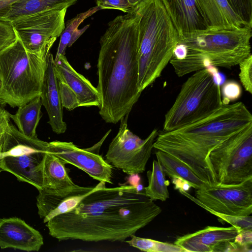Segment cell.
<instances>
[{
  "instance_id": "obj_1",
  "label": "cell",
  "mask_w": 252,
  "mask_h": 252,
  "mask_svg": "<svg viewBox=\"0 0 252 252\" xmlns=\"http://www.w3.org/2000/svg\"><path fill=\"white\" fill-rule=\"evenodd\" d=\"M161 212L138 187L107 188L101 181L74 208L53 217L46 226L59 241L124 242Z\"/></svg>"
},
{
  "instance_id": "obj_2",
  "label": "cell",
  "mask_w": 252,
  "mask_h": 252,
  "mask_svg": "<svg viewBox=\"0 0 252 252\" xmlns=\"http://www.w3.org/2000/svg\"><path fill=\"white\" fill-rule=\"evenodd\" d=\"M97 60L100 98L99 113L107 123L116 124L128 115L142 93L138 81V14L119 15L108 24L100 39Z\"/></svg>"
},
{
  "instance_id": "obj_3",
  "label": "cell",
  "mask_w": 252,
  "mask_h": 252,
  "mask_svg": "<svg viewBox=\"0 0 252 252\" xmlns=\"http://www.w3.org/2000/svg\"><path fill=\"white\" fill-rule=\"evenodd\" d=\"M252 124V115L241 101L223 104L207 116L178 129L158 133L153 148L186 163L209 186L218 184L210 162L212 151Z\"/></svg>"
},
{
  "instance_id": "obj_4",
  "label": "cell",
  "mask_w": 252,
  "mask_h": 252,
  "mask_svg": "<svg viewBox=\"0 0 252 252\" xmlns=\"http://www.w3.org/2000/svg\"><path fill=\"white\" fill-rule=\"evenodd\" d=\"M252 28L206 29L179 35L169 63L178 77L209 65L231 68L252 54Z\"/></svg>"
},
{
  "instance_id": "obj_5",
  "label": "cell",
  "mask_w": 252,
  "mask_h": 252,
  "mask_svg": "<svg viewBox=\"0 0 252 252\" xmlns=\"http://www.w3.org/2000/svg\"><path fill=\"white\" fill-rule=\"evenodd\" d=\"M138 14V81L141 92L161 75L177 45L179 33L160 0H143Z\"/></svg>"
},
{
  "instance_id": "obj_6",
  "label": "cell",
  "mask_w": 252,
  "mask_h": 252,
  "mask_svg": "<svg viewBox=\"0 0 252 252\" xmlns=\"http://www.w3.org/2000/svg\"><path fill=\"white\" fill-rule=\"evenodd\" d=\"M50 54L43 59L28 52L17 36L0 50V98L6 104L18 107L41 95Z\"/></svg>"
},
{
  "instance_id": "obj_7",
  "label": "cell",
  "mask_w": 252,
  "mask_h": 252,
  "mask_svg": "<svg viewBox=\"0 0 252 252\" xmlns=\"http://www.w3.org/2000/svg\"><path fill=\"white\" fill-rule=\"evenodd\" d=\"M220 89L208 68L193 72L165 114L162 131L178 129L214 112L223 104Z\"/></svg>"
},
{
  "instance_id": "obj_8",
  "label": "cell",
  "mask_w": 252,
  "mask_h": 252,
  "mask_svg": "<svg viewBox=\"0 0 252 252\" xmlns=\"http://www.w3.org/2000/svg\"><path fill=\"white\" fill-rule=\"evenodd\" d=\"M47 144L37 137L25 136L10 124L4 133L0 153V169L14 175L19 181L34 186L38 190L42 189Z\"/></svg>"
},
{
  "instance_id": "obj_9",
  "label": "cell",
  "mask_w": 252,
  "mask_h": 252,
  "mask_svg": "<svg viewBox=\"0 0 252 252\" xmlns=\"http://www.w3.org/2000/svg\"><path fill=\"white\" fill-rule=\"evenodd\" d=\"M209 158L218 184L252 178V124L222 142Z\"/></svg>"
},
{
  "instance_id": "obj_10",
  "label": "cell",
  "mask_w": 252,
  "mask_h": 252,
  "mask_svg": "<svg viewBox=\"0 0 252 252\" xmlns=\"http://www.w3.org/2000/svg\"><path fill=\"white\" fill-rule=\"evenodd\" d=\"M67 8L37 13L10 24L28 52L47 59L65 28Z\"/></svg>"
},
{
  "instance_id": "obj_11",
  "label": "cell",
  "mask_w": 252,
  "mask_h": 252,
  "mask_svg": "<svg viewBox=\"0 0 252 252\" xmlns=\"http://www.w3.org/2000/svg\"><path fill=\"white\" fill-rule=\"evenodd\" d=\"M128 116L120 120L119 131L109 145L105 160L113 167L133 175L145 171L158 132L155 128L145 139H141L128 128Z\"/></svg>"
},
{
  "instance_id": "obj_12",
  "label": "cell",
  "mask_w": 252,
  "mask_h": 252,
  "mask_svg": "<svg viewBox=\"0 0 252 252\" xmlns=\"http://www.w3.org/2000/svg\"><path fill=\"white\" fill-rule=\"evenodd\" d=\"M179 190L208 212L233 216H248L252 213V178L237 184H219L196 189L195 197Z\"/></svg>"
},
{
  "instance_id": "obj_13",
  "label": "cell",
  "mask_w": 252,
  "mask_h": 252,
  "mask_svg": "<svg viewBox=\"0 0 252 252\" xmlns=\"http://www.w3.org/2000/svg\"><path fill=\"white\" fill-rule=\"evenodd\" d=\"M54 70L63 107L70 111L79 107H99L97 88L74 69L65 55L54 60Z\"/></svg>"
},
{
  "instance_id": "obj_14",
  "label": "cell",
  "mask_w": 252,
  "mask_h": 252,
  "mask_svg": "<svg viewBox=\"0 0 252 252\" xmlns=\"http://www.w3.org/2000/svg\"><path fill=\"white\" fill-rule=\"evenodd\" d=\"M93 149H81L72 142L57 140L48 142L47 146V152L56 156L65 165L71 164L99 182L113 184V167Z\"/></svg>"
},
{
  "instance_id": "obj_15",
  "label": "cell",
  "mask_w": 252,
  "mask_h": 252,
  "mask_svg": "<svg viewBox=\"0 0 252 252\" xmlns=\"http://www.w3.org/2000/svg\"><path fill=\"white\" fill-rule=\"evenodd\" d=\"M40 233L16 218L0 219V248L38 252L43 245Z\"/></svg>"
},
{
  "instance_id": "obj_16",
  "label": "cell",
  "mask_w": 252,
  "mask_h": 252,
  "mask_svg": "<svg viewBox=\"0 0 252 252\" xmlns=\"http://www.w3.org/2000/svg\"><path fill=\"white\" fill-rule=\"evenodd\" d=\"M95 187L78 186L64 192H55L42 189L36 197L38 214L46 223L53 217L74 208Z\"/></svg>"
},
{
  "instance_id": "obj_17",
  "label": "cell",
  "mask_w": 252,
  "mask_h": 252,
  "mask_svg": "<svg viewBox=\"0 0 252 252\" xmlns=\"http://www.w3.org/2000/svg\"><path fill=\"white\" fill-rule=\"evenodd\" d=\"M241 231L232 225L228 227L208 226L178 237L174 244L182 248L185 252H211L221 243L234 242Z\"/></svg>"
},
{
  "instance_id": "obj_18",
  "label": "cell",
  "mask_w": 252,
  "mask_h": 252,
  "mask_svg": "<svg viewBox=\"0 0 252 252\" xmlns=\"http://www.w3.org/2000/svg\"><path fill=\"white\" fill-rule=\"evenodd\" d=\"M54 59L51 53L42 87L41 98L49 117L48 124L55 133H64L67 128L63 119V106L59 91L57 79L54 70Z\"/></svg>"
},
{
  "instance_id": "obj_19",
  "label": "cell",
  "mask_w": 252,
  "mask_h": 252,
  "mask_svg": "<svg viewBox=\"0 0 252 252\" xmlns=\"http://www.w3.org/2000/svg\"><path fill=\"white\" fill-rule=\"evenodd\" d=\"M195 1L206 29L233 30L250 27L236 14L227 0H195Z\"/></svg>"
},
{
  "instance_id": "obj_20",
  "label": "cell",
  "mask_w": 252,
  "mask_h": 252,
  "mask_svg": "<svg viewBox=\"0 0 252 252\" xmlns=\"http://www.w3.org/2000/svg\"><path fill=\"white\" fill-rule=\"evenodd\" d=\"M179 35L206 29L195 0H160Z\"/></svg>"
},
{
  "instance_id": "obj_21",
  "label": "cell",
  "mask_w": 252,
  "mask_h": 252,
  "mask_svg": "<svg viewBox=\"0 0 252 252\" xmlns=\"http://www.w3.org/2000/svg\"><path fill=\"white\" fill-rule=\"evenodd\" d=\"M78 186L69 177L65 164L56 156L46 152L43 166V189L60 193Z\"/></svg>"
},
{
  "instance_id": "obj_22",
  "label": "cell",
  "mask_w": 252,
  "mask_h": 252,
  "mask_svg": "<svg viewBox=\"0 0 252 252\" xmlns=\"http://www.w3.org/2000/svg\"><path fill=\"white\" fill-rule=\"evenodd\" d=\"M78 0H18L0 21L10 23L25 17L47 11L68 8Z\"/></svg>"
},
{
  "instance_id": "obj_23",
  "label": "cell",
  "mask_w": 252,
  "mask_h": 252,
  "mask_svg": "<svg viewBox=\"0 0 252 252\" xmlns=\"http://www.w3.org/2000/svg\"><path fill=\"white\" fill-rule=\"evenodd\" d=\"M42 105L40 95L19 106L15 114H10V119L15 123L20 132L25 136L31 138L37 137L36 129L42 117Z\"/></svg>"
},
{
  "instance_id": "obj_24",
  "label": "cell",
  "mask_w": 252,
  "mask_h": 252,
  "mask_svg": "<svg viewBox=\"0 0 252 252\" xmlns=\"http://www.w3.org/2000/svg\"><path fill=\"white\" fill-rule=\"evenodd\" d=\"M156 156L165 175L171 179H181L195 189L209 186L200 179L186 163L174 156L157 150Z\"/></svg>"
},
{
  "instance_id": "obj_25",
  "label": "cell",
  "mask_w": 252,
  "mask_h": 252,
  "mask_svg": "<svg viewBox=\"0 0 252 252\" xmlns=\"http://www.w3.org/2000/svg\"><path fill=\"white\" fill-rule=\"evenodd\" d=\"M100 9L97 6L90 8L86 12L80 13L65 24V28L61 34L56 55L54 60L61 55H65L66 48L70 47L75 41L85 32L89 25L79 29V25L85 19L90 17Z\"/></svg>"
},
{
  "instance_id": "obj_26",
  "label": "cell",
  "mask_w": 252,
  "mask_h": 252,
  "mask_svg": "<svg viewBox=\"0 0 252 252\" xmlns=\"http://www.w3.org/2000/svg\"><path fill=\"white\" fill-rule=\"evenodd\" d=\"M148 185L144 188L146 195L151 200L164 201L169 198L168 186L169 182L159 162L154 159L152 169L147 173Z\"/></svg>"
},
{
  "instance_id": "obj_27",
  "label": "cell",
  "mask_w": 252,
  "mask_h": 252,
  "mask_svg": "<svg viewBox=\"0 0 252 252\" xmlns=\"http://www.w3.org/2000/svg\"><path fill=\"white\" fill-rule=\"evenodd\" d=\"M128 240L125 242L130 246L140 251L147 252H185L180 247L175 245L160 242L151 239L141 238L132 236Z\"/></svg>"
},
{
  "instance_id": "obj_28",
  "label": "cell",
  "mask_w": 252,
  "mask_h": 252,
  "mask_svg": "<svg viewBox=\"0 0 252 252\" xmlns=\"http://www.w3.org/2000/svg\"><path fill=\"white\" fill-rule=\"evenodd\" d=\"M236 14L247 25L252 27V0H227Z\"/></svg>"
},
{
  "instance_id": "obj_29",
  "label": "cell",
  "mask_w": 252,
  "mask_h": 252,
  "mask_svg": "<svg viewBox=\"0 0 252 252\" xmlns=\"http://www.w3.org/2000/svg\"><path fill=\"white\" fill-rule=\"evenodd\" d=\"M239 77L246 91L252 94V54L239 63Z\"/></svg>"
},
{
  "instance_id": "obj_30",
  "label": "cell",
  "mask_w": 252,
  "mask_h": 252,
  "mask_svg": "<svg viewBox=\"0 0 252 252\" xmlns=\"http://www.w3.org/2000/svg\"><path fill=\"white\" fill-rule=\"evenodd\" d=\"M220 89L223 104H228L238 99L242 94L241 86L234 81L227 82Z\"/></svg>"
},
{
  "instance_id": "obj_31",
  "label": "cell",
  "mask_w": 252,
  "mask_h": 252,
  "mask_svg": "<svg viewBox=\"0 0 252 252\" xmlns=\"http://www.w3.org/2000/svg\"><path fill=\"white\" fill-rule=\"evenodd\" d=\"M96 2L100 9H118L126 13L132 12L135 8L128 0H96Z\"/></svg>"
},
{
  "instance_id": "obj_32",
  "label": "cell",
  "mask_w": 252,
  "mask_h": 252,
  "mask_svg": "<svg viewBox=\"0 0 252 252\" xmlns=\"http://www.w3.org/2000/svg\"><path fill=\"white\" fill-rule=\"evenodd\" d=\"M16 38L12 26L8 22L0 21V50L12 43Z\"/></svg>"
},
{
  "instance_id": "obj_33",
  "label": "cell",
  "mask_w": 252,
  "mask_h": 252,
  "mask_svg": "<svg viewBox=\"0 0 252 252\" xmlns=\"http://www.w3.org/2000/svg\"><path fill=\"white\" fill-rule=\"evenodd\" d=\"M10 113H9L4 106L0 105V135L5 133L10 126Z\"/></svg>"
},
{
  "instance_id": "obj_34",
  "label": "cell",
  "mask_w": 252,
  "mask_h": 252,
  "mask_svg": "<svg viewBox=\"0 0 252 252\" xmlns=\"http://www.w3.org/2000/svg\"><path fill=\"white\" fill-rule=\"evenodd\" d=\"M18 0H0V19L9 12L11 5Z\"/></svg>"
},
{
  "instance_id": "obj_35",
  "label": "cell",
  "mask_w": 252,
  "mask_h": 252,
  "mask_svg": "<svg viewBox=\"0 0 252 252\" xmlns=\"http://www.w3.org/2000/svg\"><path fill=\"white\" fill-rule=\"evenodd\" d=\"M172 183L174 185V188L176 189H182L185 191H188L191 188L189 183L181 179L173 178H172Z\"/></svg>"
},
{
  "instance_id": "obj_36",
  "label": "cell",
  "mask_w": 252,
  "mask_h": 252,
  "mask_svg": "<svg viewBox=\"0 0 252 252\" xmlns=\"http://www.w3.org/2000/svg\"><path fill=\"white\" fill-rule=\"evenodd\" d=\"M143 0H128L129 2L134 7L138 6Z\"/></svg>"
},
{
  "instance_id": "obj_37",
  "label": "cell",
  "mask_w": 252,
  "mask_h": 252,
  "mask_svg": "<svg viewBox=\"0 0 252 252\" xmlns=\"http://www.w3.org/2000/svg\"><path fill=\"white\" fill-rule=\"evenodd\" d=\"M4 139V133L0 135V153L1 150V148L3 145V141Z\"/></svg>"
},
{
  "instance_id": "obj_38",
  "label": "cell",
  "mask_w": 252,
  "mask_h": 252,
  "mask_svg": "<svg viewBox=\"0 0 252 252\" xmlns=\"http://www.w3.org/2000/svg\"><path fill=\"white\" fill-rule=\"evenodd\" d=\"M5 103L0 98V105L4 106L5 105Z\"/></svg>"
},
{
  "instance_id": "obj_39",
  "label": "cell",
  "mask_w": 252,
  "mask_h": 252,
  "mask_svg": "<svg viewBox=\"0 0 252 252\" xmlns=\"http://www.w3.org/2000/svg\"><path fill=\"white\" fill-rule=\"evenodd\" d=\"M1 171H1V170L0 169V172Z\"/></svg>"
}]
</instances>
